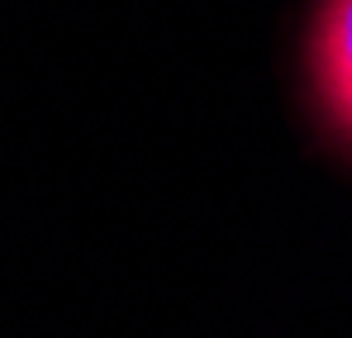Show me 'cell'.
Returning a JSON list of instances; mask_svg holds the SVG:
<instances>
[{
  "mask_svg": "<svg viewBox=\"0 0 352 338\" xmlns=\"http://www.w3.org/2000/svg\"><path fill=\"white\" fill-rule=\"evenodd\" d=\"M309 91L329 134L352 148V0H324L314 14Z\"/></svg>",
  "mask_w": 352,
  "mask_h": 338,
  "instance_id": "1",
  "label": "cell"
}]
</instances>
